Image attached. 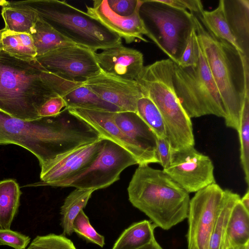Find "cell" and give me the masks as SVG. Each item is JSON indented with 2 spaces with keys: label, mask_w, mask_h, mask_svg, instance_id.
I'll return each instance as SVG.
<instances>
[{
  "label": "cell",
  "mask_w": 249,
  "mask_h": 249,
  "mask_svg": "<svg viewBox=\"0 0 249 249\" xmlns=\"http://www.w3.org/2000/svg\"><path fill=\"white\" fill-rule=\"evenodd\" d=\"M71 80L48 71L36 60L28 62L0 52V110L23 120L39 118L42 106L63 96Z\"/></svg>",
  "instance_id": "6da1fadb"
},
{
  "label": "cell",
  "mask_w": 249,
  "mask_h": 249,
  "mask_svg": "<svg viewBox=\"0 0 249 249\" xmlns=\"http://www.w3.org/2000/svg\"><path fill=\"white\" fill-rule=\"evenodd\" d=\"M82 122L63 109L59 114L33 120L15 118L0 110V145L14 144L29 151L40 166L86 144Z\"/></svg>",
  "instance_id": "7a4b0ae2"
},
{
  "label": "cell",
  "mask_w": 249,
  "mask_h": 249,
  "mask_svg": "<svg viewBox=\"0 0 249 249\" xmlns=\"http://www.w3.org/2000/svg\"><path fill=\"white\" fill-rule=\"evenodd\" d=\"M194 19L198 44L226 111L225 124L237 131L244 102L249 95V58L213 36L195 15Z\"/></svg>",
  "instance_id": "3957f363"
},
{
  "label": "cell",
  "mask_w": 249,
  "mask_h": 249,
  "mask_svg": "<svg viewBox=\"0 0 249 249\" xmlns=\"http://www.w3.org/2000/svg\"><path fill=\"white\" fill-rule=\"evenodd\" d=\"M127 192L132 205L162 229L168 230L187 218L189 193L163 170L139 165Z\"/></svg>",
  "instance_id": "277c9868"
},
{
  "label": "cell",
  "mask_w": 249,
  "mask_h": 249,
  "mask_svg": "<svg viewBox=\"0 0 249 249\" xmlns=\"http://www.w3.org/2000/svg\"><path fill=\"white\" fill-rule=\"evenodd\" d=\"M18 2L35 11L59 34L76 45L95 52L122 43L121 37L99 20L64 0Z\"/></svg>",
  "instance_id": "5b68a950"
},
{
  "label": "cell",
  "mask_w": 249,
  "mask_h": 249,
  "mask_svg": "<svg viewBox=\"0 0 249 249\" xmlns=\"http://www.w3.org/2000/svg\"><path fill=\"white\" fill-rule=\"evenodd\" d=\"M172 79L177 96L191 119L207 115L225 118L220 95L199 45L197 64L183 68L174 62Z\"/></svg>",
  "instance_id": "8992f818"
},
{
  "label": "cell",
  "mask_w": 249,
  "mask_h": 249,
  "mask_svg": "<svg viewBox=\"0 0 249 249\" xmlns=\"http://www.w3.org/2000/svg\"><path fill=\"white\" fill-rule=\"evenodd\" d=\"M139 14L146 36L177 64L194 28V15L157 0H141Z\"/></svg>",
  "instance_id": "52a82bcc"
},
{
  "label": "cell",
  "mask_w": 249,
  "mask_h": 249,
  "mask_svg": "<svg viewBox=\"0 0 249 249\" xmlns=\"http://www.w3.org/2000/svg\"><path fill=\"white\" fill-rule=\"evenodd\" d=\"M135 164H138V161L131 153L106 139L100 153L89 167L71 178L47 186L74 187L95 191L107 188L117 181L124 169Z\"/></svg>",
  "instance_id": "ba28073f"
},
{
  "label": "cell",
  "mask_w": 249,
  "mask_h": 249,
  "mask_svg": "<svg viewBox=\"0 0 249 249\" xmlns=\"http://www.w3.org/2000/svg\"><path fill=\"white\" fill-rule=\"evenodd\" d=\"M223 195L224 190L214 183L196 192L190 200L187 218L188 249H209Z\"/></svg>",
  "instance_id": "9c48e42d"
},
{
  "label": "cell",
  "mask_w": 249,
  "mask_h": 249,
  "mask_svg": "<svg viewBox=\"0 0 249 249\" xmlns=\"http://www.w3.org/2000/svg\"><path fill=\"white\" fill-rule=\"evenodd\" d=\"M163 170L188 193L215 183L211 159L194 146L173 150L171 163Z\"/></svg>",
  "instance_id": "30bf717a"
},
{
  "label": "cell",
  "mask_w": 249,
  "mask_h": 249,
  "mask_svg": "<svg viewBox=\"0 0 249 249\" xmlns=\"http://www.w3.org/2000/svg\"><path fill=\"white\" fill-rule=\"evenodd\" d=\"M36 60L48 71L74 81L86 80L101 70L95 52L76 45L57 49Z\"/></svg>",
  "instance_id": "8fae6325"
},
{
  "label": "cell",
  "mask_w": 249,
  "mask_h": 249,
  "mask_svg": "<svg viewBox=\"0 0 249 249\" xmlns=\"http://www.w3.org/2000/svg\"><path fill=\"white\" fill-rule=\"evenodd\" d=\"M106 139L79 146L54 158L40 167L41 181L31 186H47L68 179L89 167L100 153Z\"/></svg>",
  "instance_id": "7c38bea8"
},
{
  "label": "cell",
  "mask_w": 249,
  "mask_h": 249,
  "mask_svg": "<svg viewBox=\"0 0 249 249\" xmlns=\"http://www.w3.org/2000/svg\"><path fill=\"white\" fill-rule=\"evenodd\" d=\"M83 82L98 97L121 111L136 112L138 101L145 96L135 80L125 79L102 70Z\"/></svg>",
  "instance_id": "4fadbf2b"
},
{
  "label": "cell",
  "mask_w": 249,
  "mask_h": 249,
  "mask_svg": "<svg viewBox=\"0 0 249 249\" xmlns=\"http://www.w3.org/2000/svg\"><path fill=\"white\" fill-rule=\"evenodd\" d=\"M67 109L71 114L93 127L102 137L119 144L128 151L136 158L138 165L155 163L145 152L119 128L113 120V112L80 108Z\"/></svg>",
  "instance_id": "5bb4252c"
},
{
  "label": "cell",
  "mask_w": 249,
  "mask_h": 249,
  "mask_svg": "<svg viewBox=\"0 0 249 249\" xmlns=\"http://www.w3.org/2000/svg\"><path fill=\"white\" fill-rule=\"evenodd\" d=\"M141 3V0L134 13L128 17L121 16L113 12L107 0H94L92 6H86V12L123 38L127 43L138 40L148 42L143 37L146 31L139 14Z\"/></svg>",
  "instance_id": "9a60e30c"
},
{
  "label": "cell",
  "mask_w": 249,
  "mask_h": 249,
  "mask_svg": "<svg viewBox=\"0 0 249 249\" xmlns=\"http://www.w3.org/2000/svg\"><path fill=\"white\" fill-rule=\"evenodd\" d=\"M95 56L103 71L127 80H135L144 67L142 53L122 43L95 53Z\"/></svg>",
  "instance_id": "2e32d148"
},
{
  "label": "cell",
  "mask_w": 249,
  "mask_h": 249,
  "mask_svg": "<svg viewBox=\"0 0 249 249\" xmlns=\"http://www.w3.org/2000/svg\"><path fill=\"white\" fill-rule=\"evenodd\" d=\"M113 120L130 139L158 163L156 157L157 137L150 127L137 114L130 111L113 112Z\"/></svg>",
  "instance_id": "e0dca14e"
},
{
  "label": "cell",
  "mask_w": 249,
  "mask_h": 249,
  "mask_svg": "<svg viewBox=\"0 0 249 249\" xmlns=\"http://www.w3.org/2000/svg\"><path fill=\"white\" fill-rule=\"evenodd\" d=\"M223 4L230 28L243 53L249 58V0H223Z\"/></svg>",
  "instance_id": "ac0fdd59"
},
{
  "label": "cell",
  "mask_w": 249,
  "mask_h": 249,
  "mask_svg": "<svg viewBox=\"0 0 249 249\" xmlns=\"http://www.w3.org/2000/svg\"><path fill=\"white\" fill-rule=\"evenodd\" d=\"M249 243V212L239 200L233 207L228 221L224 249L244 245Z\"/></svg>",
  "instance_id": "d6986e66"
},
{
  "label": "cell",
  "mask_w": 249,
  "mask_h": 249,
  "mask_svg": "<svg viewBox=\"0 0 249 249\" xmlns=\"http://www.w3.org/2000/svg\"><path fill=\"white\" fill-rule=\"evenodd\" d=\"M1 16L6 30L14 33L30 34L38 18L32 9L18 1H8L2 6Z\"/></svg>",
  "instance_id": "ffe728a7"
},
{
  "label": "cell",
  "mask_w": 249,
  "mask_h": 249,
  "mask_svg": "<svg viewBox=\"0 0 249 249\" xmlns=\"http://www.w3.org/2000/svg\"><path fill=\"white\" fill-rule=\"evenodd\" d=\"M30 35L36 49V57L60 48L75 45L38 16Z\"/></svg>",
  "instance_id": "44dd1931"
},
{
  "label": "cell",
  "mask_w": 249,
  "mask_h": 249,
  "mask_svg": "<svg viewBox=\"0 0 249 249\" xmlns=\"http://www.w3.org/2000/svg\"><path fill=\"white\" fill-rule=\"evenodd\" d=\"M65 108H80L109 112H119L117 107L102 100L84 84H81L72 89L63 96Z\"/></svg>",
  "instance_id": "7402d4cb"
},
{
  "label": "cell",
  "mask_w": 249,
  "mask_h": 249,
  "mask_svg": "<svg viewBox=\"0 0 249 249\" xmlns=\"http://www.w3.org/2000/svg\"><path fill=\"white\" fill-rule=\"evenodd\" d=\"M151 221L144 220L134 223L126 229L117 240L112 249H138L156 240Z\"/></svg>",
  "instance_id": "603a6c76"
},
{
  "label": "cell",
  "mask_w": 249,
  "mask_h": 249,
  "mask_svg": "<svg viewBox=\"0 0 249 249\" xmlns=\"http://www.w3.org/2000/svg\"><path fill=\"white\" fill-rule=\"evenodd\" d=\"M196 17L213 36L229 43L244 55L227 22L224 12L223 0H219L218 6L214 10H204L200 15Z\"/></svg>",
  "instance_id": "cb8c5ba5"
},
{
  "label": "cell",
  "mask_w": 249,
  "mask_h": 249,
  "mask_svg": "<svg viewBox=\"0 0 249 249\" xmlns=\"http://www.w3.org/2000/svg\"><path fill=\"white\" fill-rule=\"evenodd\" d=\"M21 194L15 180L0 181V228L10 229L19 206Z\"/></svg>",
  "instance_id": "d4e9b609"
},
{
  "label": "cell",
  "mask_w": 249,
  "mask_h": 249,
  "mask_svg": "<svg viewBox=\"0 0 249 249\" xmlns=\"http://www.w3.org/2000/svg\"><path fill=\"white\" fill-rule=\"evenodd\" d=\"M94 191L93 189L76 188L65 198L60 208V224L64 235H71L72 234V223L74 218L86 207Z\"/></svg>",
  "instance_id": "484cf974"
},
{
  "label": "cell",
  "mask_w": 249,
  "mask_h": 249,
  "mask_svg": "<svg viewBox=\"0 0 249 249\" xmlns=\"http://www.w3.org/2000/svg\"><path fill=\"white\" fill-rule=\"evenodd\" d=\"M237 193L226 189L211 234L209 249H224L228 221L233 207L240 199Z\"/></svg>",
  "instance_id": "4316f807"
},
{
  "label": "cell",
  "mask_w": 249,
  "mask_h": 249,
  "mask_svg": "<svg viewBox=\"0 0 249 249\" xmlns=\"http://www.w3.org/2000/svg\"><path fill=\"white\" fill-rule=\"evenodd\" d=\"M136 113L150 127L158 138H166L164 123L158 108L147 97L143 96L137 102Z\"/></svg>",
  "instance_id": "83f0119b"
},
{
  "label": "cell",
  "mask_w": 249,
  "mask_h": 249,
  "mask_svg": "<svg viewBox=\"0 0 249 249\" xmlns=\"http://www.w3.org/2000/svg\"><path fill=\"white\" fill-rule=\"evenodd\" d=\"M240 161L247 185L249 184V95L245 98L241 111L239 128Z\"/></svg>",
  "instance_id": "f1b7e54d"
},
{
  "label": "cell",
  "mask_w": 249,
  "mask_h": 249,
  "mask_svg": "<svg viewBox=\"0 0 249 249\" xmlns=\"http://www.w3.org/2000/svg\"><path fill=\"white\" fill-rule=\"evenodd\" d=\"M1 41L2 51L10 55L28 62L36 60V58L26 49L16 33L6 29L2 33Z\"/></svg>",
  "instance_id": "f546056e"
},
{
  "label": "cell",
  "mask_w": 249,
  "mask_h": 249,
  "mask_svg": "<svg viewBox=\"0 0 249 249\" xmlns=\"http://www.w3.org/2000/svg\"><path fill=\"white\" fill-rule=\"evenodd\" d=\"M72 230L88 242L101 247L105 245L104 237L98 233L90 225L89 218L83 210L74 218L72 223Z\"/></svg>",
  "instance_id": "4dcf8cb0"
},
{
  "label": "cell",
  "mask_w": 249,
  "mask_h": 249,
  "mask_svg": "<svg viewBox=\"0 0 249 249\" xmlns=\"http://www.w3.org/2000/svg\"><path fill=\"white\" fill-rule=\"evenodd\" d=\"M26 249H76L72 242L63 235L53 233L37 236Z\"/></svg>",
  "instance_id": "1f68e13d"
},
{
  "label": "cell",
  "mask_w": 249,
  "mask_h": 249,
  "mask_svg": "<svg viewBox=\"0 0 249 249\" xmlns=\"http://www.w3.org/2000/svg\"><path fill=\"white\" fill-rule=\"evenodd\" d=\"M198 55L199 44L194 27L191 33L184 51L177 64L183 68L195 66L197 64Z\"/></svg>",
  "instance_id": "d6a6232c"
},
{
  "label": "cell",
  "mask_w": 249,
  "mask_h": 249,
  "mask_svg": "<svg viewBox=\"0 0 249 249\" xmlns=\"http://www.w3.org/2000/svg\"><path fill=\"white\" fill-rule=\"evenodd\" d=\"M29 236L10 229L0 228V245L15 249H25L30 242Z\"/></svg>",
  "instance_id": "836d02e7"
},
{
  "label": "cell",
  "mask_w": 249,
  "mask_h": 249,
  "mask_svg": "<svg viewBox=\"0 0 249 249\" xmlns=\"http://www.w3.org/2000/svg\"><path fill=\"white\" fill-rule=\"evenodd\" d=\"M110 9L116 14L128 17L134 13L140 0H107Z\"/></svg>",
  "instance_id": "e575fe53"
},
{
  "label": "cell",
  "mask_w": 249,
  "mask_h": 249,
  "mask_svg": "<svg viewBox=\"0 0 249 249\" xmlns=\"http://www.w3.org/2000/svg\"><path fill=\"white\" fill-rule=\"evenodd\" d=\"M173 150L166 138L157 137L156 146V157L158 163L165 169L169 166L172 155Z\"/></svg>",
  "instance_id": "d590c367"
},
{
  "label": "cell",
  "mask_w": 249,
  "mask_h": 249,
  "mask_svg": "<svg viewBox=\"0 0 249 249\" xmlns=\"http://www.w3.org/2000/svg\"><path fill=\"white\" fill-rule=\"evenodd\" d=\"M66 107V104L61 96L52 98L46 102L39 111L40 118L58 115Z\"/></svg>",
  "instance_id": "8d00e7d4"
},
{
  "label": "cell",
  "mask_w": 249,
  "mask_h": 249,
  "mask_svg": "<svg viewBox=\"0 0 249 249\" xmlns=\"http://www.w3.org/2000/svg\"><path fill=\"white\" fill-rule=\"evenodd\" d=\"M240 201L244 207L249 212V190L248 189L247 192L242 198H240Z\"/></svg>",
  "instance_id": "74e56055"
},
{
  "label": "cell",
  "mask_w": 249,
  "mask_h": 249,
  "mask_svg": "<svg viewBox=\"0 0 249 249\" xmlns=\"http://www.w3.org/2000/svg\"><path fill=\"white\" fill-rule=\"evenodd\" d=\"M138 249H163L156 240Z\"/></svg>",
  "instance_id": "f35d334b"
},
{
  "label": "cell",
  "mask_w": 249,
  "mask_h": 249,
  "mask_svg": "<svg viewBox=\"0 0 249 249\" xmlns=\"http://www.w3.org/2000/svg\"><path fill=\"white\" fill-rule=\"evenodd\" d=\"M228 249H249V243L244 245L231 247Z\"/></svg>",
  "instance_id": "ab89813d"
},
{
  "label": "cell",
  "mask_w": 249,
  "mask_h": 249,
  "mask_svg": "<svg viewBox=\"0 0 249 249\" xmlns=\"http://www.w3.org/2000/svg\"><path fill=\"white\" fill-rule=\"evenodd\" d=\"M5 30V28L0 30V52L2 50V43L1 41L2 35Z\"/></svg>",
  "instance_id": "60d3db41"
},
{
  "label": "cell",
  "mask_w": 249,
  "mask_h": 249,
  "mask_svg": "<svg viewBox=\"0 0 249 249\" xmlns=\"http://www.w3.org/2000/svg\"><path fill=\"white\" fill-rule=\"evenodd\" d=\"M8 1L5 0H0V6H3L6 5L8 3Z\"/></svg>",
  "instance_id": "b9f144b4"
}]
</instances>
